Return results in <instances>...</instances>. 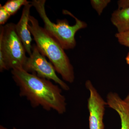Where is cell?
Instances as JSON below:
<instances>
[{
    "label": "cell",
    "instance_id": "obj_1",
    "mask_svg": "<svg viewBox=\"0 0 129 129\" xmlns=\"http://www.w3.org/2000/svg\"><path fill=\"white\" fill-rule=\"evenodd\" d=\"M11 72L18 87L19 95L26 98L32 107H41L46 111L54 110L60 114L66 112V98L59 86L23 69L12 70Z\"/></svg>",
    "mask_w": 129,
    "mask_h": 129
},
{
    "label": "cell",
    "instance_id": "obj_2",
    "mask_svg": "<svg viewBox=\"0 0 129 129\" xmlns=\"http://www.w3.org/2000/svg\"><path fill=\"white\" fill-rule=\"evenodd\" d=\"M28 27L41 53L48 58L63 80L73 83L74 68L61 45L40 26L36 18L30 15Z\"/></svg>",
    "mask_w": 129,
    "mask_h": 129
},
{
    "label": "cell",
    "instance_id": "obj_3",
    "mask_svg": "<svg viewBox=\"0 0 129 129\" xmlns=\"http://www.w3.org/2000/svg\"><path fill=\"white\" fill-rule=\"evenodd\" d=\"M45 0H33L31 2L32 6L35 8L44 23V29L61 45L64 50L73 49L76 46L75 35L76 32L86 28V23L75 17L71 12L64 10L63 14L69 15L75 19L74 25H70L67 19H58L57 23L50 21L47 15L45 5Z\"/></svg>",
    "mask_w": 129,
    "mask_h": 129
},
{
    "label": "cell",
    "instance_id": "obj_4",
    "mask_svg": "<svg viewBox=\"0 0 129 129\" xmlns=\"http://www.w3.org/2000/svg\"><path fill=\"white\" fill-rule=\"evenodd\" d=\"M12 23L0 28V72L23 69L28 57Z\"/></svg>",
    "mask_w": 129,
    "mask_h": 129
},
{
    "label": "cell",
    "instance_id": "obj_5",
    "mask_svg": "<svg viewBox=\"0 0 129 129\" xmlns=\"http://www.w3.org/2000/svg\"><path fill=\"white\" fill-rule=\"evenodd\" d=\"M23 69L40 78L53 81L64 90L70 89L67 83L58 76L53 64L41 53L36 44L32 45V53L27 57Z\"/></svg>",
    "mask_w": 129,
    "mask_h": 129
},
{
    "label": "cell",
    "instance_id": "obj_6",
    "mask_svg": "<svg viewBox=\"0 0 129 129\" xmlns=\"http://www.w3.org/2000/svg\"><path fill=\"white\" fill-rule=\"evenodd\" d=\"M85 86L90 92L88 101L89 129H104L103 118L107 102L99 94L90 81H86Z\"/></svg>",
    "mask_w": 129,
    "mask_h": 129
},
{
    "label": "cell",
    "instance_id": "obj_7",
    "mask_svg": "<svg viewBox=\"0 0 129 129\" xmlns=\"http://www.w3.org/2000/svg\"><path fill=\"white\" fill-rule=\"evenodd\" d=\"M32 7L31 2L24 6L21 18L18 23L15 24V29L17 35L22 42L26 52L29 56L32 53V38L28 25Z\"/></svg>",
    "mask_w": 129,
    "mask_h": 129
},
{
    "label": "cell",
    "instance_id": "obj_8",
    "mask_svg": "<svg viewBox=\"0 0 129 129\" xmlns=\"http://www.w3.org/2000/svg\"><path fill=\"white\" fill-rule=\"evenodd\" d=\"M107 105L115 110L121 121L120 129H129V107L117 93L111 92L107 96Z\"/></svg>",
    "mask_w": 129,
    "mask_h": 129
},
{
    "label": "cell",
    "instance_id": "obj_9",
    "mask_svg": "<svg viewBox=\"0 0 129 129\" xmlns=\"http://www.w3.org/2000/svg\"><path fill=\"white\" fill-rule=\"evenodd\" d=\"M111 20L118 33L129 31V7L114 11L111 15Z\"/></svg>",
    "mask_w": 129,
    "mask_h": 129
},
{
    "label": "cell",
    "instance_id": "obj_10",
    "mask_svg": "<svg viewBox=\"0 0 129 129\" xmlns=\"http://www.w3.org/2000/svg\"><path fill=\"white\" fill-rule=\"evenodd\" d=\"M27 0H9L3 5L5 9L11 16L16 14L21 7L30 3Z\"/></svg>",
    "mask_w": 129,
    "mask_h": 129
},
{
    "label": "cell",
    "instance_id": "obj_11",
    "mask_svg": "<svg viewBox=\"0 0 129 129\" xmlns=\"http://www.w3.org/2000/svg\"><path fill=\"white\" fill-rule=\"evenodd\" d=\"M111 1V0H91V5L99 16H101L104 9Z\"/></svg>",
    "mask_w": 129,
    "mask_h": 129
},
{
    "label": "cell",
    "instance_id": "obj_12",
    "mask_svg": "<svg viewBox=\"0 0 129 129\" xmlns=\"http://www.w3.org/2000/svg\"><path fill=\"white\" fill-rule=\"evenodd\" d=\"M115 37L119 44L129 48V31L122 33L117 32Z\"/></svg>",
    "mask_w": 129,
    "mask_h": 129
},
{
    "label": "cell",
    "instance_id": "obj_13",
    "mask_svg": "<svg viewBox=\"0 0 129 129\" xmlns=\"http://www.w3.org/2000/svg\"><path fill=\"white\" fill-rule=\"evenodd\" d=\"M11 16L5 9L3 6L0 4V24L3 25L7 22Z\"/></svg>",
    "mask_w": 129,
    "mask_h": 129
},
{
    "label": "cell",
    "instance_id": "obj_14",
    "mask_svg": "<svg viewBox=\"0 0 129 129\" xmlns=\"http://www.w3.org/2000/svg\"><path fill=\"white\" fill-rule=\"evenodd\" d=\"M117 3L118 9L129 7V0H120L118 1Z\"/></svg>",
    "mask_w": 129,
    "mask_h": 129
},
{
    "label": "cell",
    "instance_id": "obj_15",
    "mask_svg": "<svg viewBox=\"0 0 129 129\" xmlns=\"http://www.w3.org/2000/svg\"><path fill=\"white\" fill-rule=\"evenodd\" d=\"M124 101L127 103V105L129 107V93L127 95V96L126 97V98L124 99Z\"/></svg>",
    "mask_w": 129,
    "mask_h": 129
},
{
    "label": "cell",
    "instance_id": "obj_16",
    "mask_svg": "<svg viewBox=\"0 0 129 129\" xmlns=\"http://www.w3.org/2000/svg\"><path fill=\"white\" fill-rule=\"evenodd\" d=\"M125 61L127 64L129 65V52L128 53L125 57Z\"/></svg>",
    "mask_w": 129,
    "mask_h": 129
},
{
    "label": "cell",
    "instance_id": "obj_17",
    "mask_svg": "<svg viewBox=\"0 0 129 129\" xmlns=\"http://www.w3.org/2000/svg\"><path fill=\"white\" fill-rule=\"evenodd\" d=\"M0 129H8L7 128H5V127H3V126H2V125H1L0 126ZM12 129H17L16 128H13Z\"/></svg>",
    "mask_w": 129,
    "mask_h": 129
}]
</instances>
